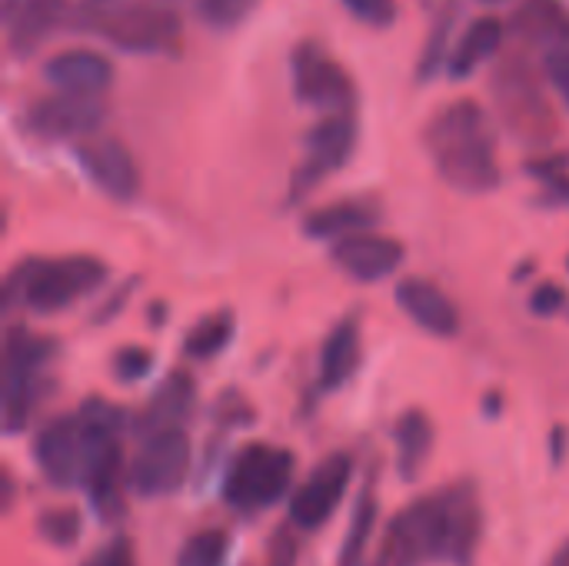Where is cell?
<instances>
[{"instance_id":"1","label":"cell","mask_w":569,"mask_h":566,"mask_svg":"<svg viewBox=\"0 0 569 566\" xmlns=\"http://www.w3.org/2000/svg\"><path fill=\"white\" fill-rule=\"evenodd\" d=\"M480 527L483 514L473 487H447L440 494L413 500L387 524L370 566L470 564L480 540Z\"/></svg>"},{"instance_id":"2","label":"cell","mask_w":569,"mask_h":566,"mask_svg":"<svg viewBox=\"0 0 569 566\" xmlns=\"http://www.w3.org/2000/svg\"><path fill=\"white\" fill-rule=\"evenodd\" d=\"M437 173L460 193H490L500 187L497 137L487 110L473 100L447 103L423 130Z\"/></svg>"},{"instance_id":"3","label":"cell","mask_w":569,"mask_h":566,"mask_svg":"<svg viewBox=\"0 0 569 566\" xmlns=\"http://www.w3.org/2000/svg\"><path fill=\"white\" fill-rule=\"evenodd\" d=\"M107 280V264L87 254L73 257H27L7 277V307L33 314H60L77 300L97 294Z\"/></svg>"},{"instance_id":"4","label":"cell","mask_w":569,"mask_h":566,"mask_svg":"<svg viewBox=\"0 0 569 566\" xmlns=\"http://www.w3.org/2000/svg\"><path fill=\"white\" fill-rule=\"evenodd\" d=\"M490 97H493L500 123L517 143L530 150H547L557 140V130H560L557 110L533 63L523 53H507L497 60L490 73Z\"/></svg>"},{"instance_id":"5","label":"cell","mask_w":569,"mask_h":566,"mask_svg":"<svg viewBox=\"0 0 569 566\" xmlns=\"http://www.w3.org/2000/svg\"><path fill=\"white\" fill-rule=\"evenodd\" d=\"M80 437H83V480L90 504L107 514L117 507V490L123 477V430L127 414L117 404H107L100 397H90L77 410Z\"/></svg>"},{"instance_id":"6","label":"cell","mask_w":569,"mask_h":566,"mask_svg":"<svg viewBox=\"0 0 569 566\" xmlns=\"http://www.w3.org/2000/svg\"><path fill=\"white\" fill-rule=\"evenodd\" d=\"M293 454L270 444L243 447L223 477V500L240 514H257L273 507L293 484Z\"/></svg>"},{"instance_id":"7","label":"cell","mask_w":569,"mask_h":566,"mask_svg":"<svg viewBox=\"0 0 569 566\" xmlns=\"http://www.w3.org/2000/svg\"><path fill=\"white\" fill-rule=\"evenodd\" d=\"M290 70H293V93L300 103L317 107L323 117L353 113V107H357L353 77L317 40H303L293 50Z\"/></svg>"},{"instance_id":"8","label":"cell","mask_w":569,"mask_h":566,"mask_svg":"<svg viewBox=\"0 0 569 566\" xmlns=\"http://www.w3.org/2000/svg\"><path fill=\"white\" fill-rule=\"evenodd\" d=\"M357 150V120L353 113H333V117H320L303 140V160L293 170L290 180V197L300 200L307 197L313 187H320L330 173L343 170L350 163Z\"/></svg>"},{"instance_id":"9","label":"cell","mask_w":569,"mask_h":566,"mask_svg":"<svg viewBox=\"0 0 569 566\" xmlns=\"http://www.w3.org/2000/svg\"><path fill=\"white\" fill-rule=\"evenodd\" d=\"M103 37L127 53H177L183 23L167 0H130L110 20Z\"/></svg>"},{"instance_id":"10","label":"cell","mask_w":569,"mask_h":566,"mask_svg":"<svg viewBox=\"0 0 569 566\" xmlns=\"http://www.w3.org/2000/svg\"><path fill=\"white\" fill-rule=\"evenodd\" d=\"M190 470V437L183 430L147 437L127 470V487L137 497H170L183 487Z\"/></svg>"},{"instance_id":"11","label":"cell","mask_w":569,"mask_h":566,"mask_svg":"<svg viewBox=\"0 0 569 566\" xmlns=\"http://www.w3.org/2000/svg\"><path fill=\"white\" fill-rule=\"evenodd\" d=\"M353 477L350 454H330L290 497V524L297 530H320L340 510Z\"/></svg>"},{"instance_id":"12","label":"cell","mask_w":569,"mask_h":566,"mask_svg":"<svg viewBox=\"0 0 569 566\" xmlns=\"http://www.w3.org/2000/svg\"><path fill=\"white\" fill-rule=\"evenodd\" d=\"M107 120V107L100 97H70L53 93L27 107L23 127L40 140H90L97 137L100 123Z\"/></svg>"},{"instance_id":"13","label":"cell","mask_w":569,"mask_h":566,"mask_svg":"<svg viewBox=\"0 0 569 566\" xmlns=\"http://www.w3.org/2000/svg\"><path fill=\"white\" fill-rule=\"evenodd\" d=\"M73 157H77L80 170L90 177V183L100 193H107L110 200L127 203L140 193V167L120 140L90 137V140L77 143Z\"/></svg>"},{"instance_id":"14","label":"cell","mask_w":569,"mask_h":566,"mask_svg":"<svg viewBox=\"0 0 569 566\" xmlns=\"http://www.w3.org/2000/svg\"><path fill=\"white\" fill-rule=\"evenodd\" d=\"M33 460L43 480L57 490L80 487L83 480V437L77 414L73 417H53L40 427L33 440Z\"/></svg>"},{"instance_id":"15","label":"cell","mask_w":569,"mask_h":566,"mask_svg":"<svg viewBox=\"0 0 569 566\" xmlns=\"http://www.w3.org/2000/svg\"><path fill=\"white\" fill-rule=\"evenodd\" d=\"M330 257L347 277H353L360 284H377V280H387L400 270L407 250L400 240L367 230V234H353V237L337 240L330 247Z\"/></svg>"},{"instance_id":"16","label":"cell","mask_w":569,"mask_h":566,"mask_svg":"<svg viewBox=\"0 0 569 566\" xmlns=\"http://www.w3.org/2000/svg\"><path fill=\"white\" fill-rule=\"evenodd\" d=\"M43 80L57 90V93H70V97H100L110 83H113V63L90 50V47H77V50H60L43 63Z\"/></svg>"},{"instance_id":"17","label":"cell","mask_w":569,"mask_h":566,"mask_svg":"<svg viewBox=\"0 0 569 566\" xmlns=\"http://www.w3.org/2000/svg\"><path fill=\"white\" fill-rule=\"evenodd\" d=\"M197 407V384L190 374L173 370L157 390L153 397L143 404V410L133 417V430L147 440L157 434H170V430H183V424L190 420Z\"/></svg>"},{"instance_id":"18","label":"cell","mask_w":569,"mask_h":566,"mask_svg":"<svg viewBox=\"0 0 569 566\" xmlns=\"http://www.w3.org/2000/svg\"><path fill=\"white\" fill-rule=\"evenodd\" d=\"M397 307L427 334L433 337H453L460 330V310L453 300L430 280L407 277L397 284Z\"/></svg>"},{"instance_id":"19","label":"cell","mask_w":569,"mask_h":566,"mask_svg":"<svg viewBox=\"0 0 569 566\" xmlns=\"http://www.w3.org/2000/svg\"><path fill=\"white\" fill-rule=\"evenodd\" d=\"M507 30L520 43L540 47L547 53L569 47V13L560 0H520Z\"/></svg>"},{"instance_id":"20","label":"cell","mask_w":569,"mask_h":566,"mask_svg":"<svg viewBox=\"0 0 569 566\" xmlns=\"http://www.w3.org/2000/svg\"><path fill=\"white\" fill-rule=\"evenodd\" d=\"M363 360V340H360V324L357 317H343L323 340L320 347V364H317V384L320 390L333 394L347 387Z\"/></svg>"},{"instance_id":"21","label":"cell","mask_w":569,"mask_h":566,"mask_svg":"<svg viewBox=\"0 0 569 566\" xmlns=\"http://www.w3.org/2000/svg\"><path fill=\"white\" fill-rule=\"evenodd\" d=\"M377 220H380V203L373 197H347V200H337V203L313 210L303 220V230L313 240H333L337 244L343 237L373 230Z\"/></svg>"},{"instance_id":"22","label":"cell","mask_w":569,"mask_h":566,"mask_svg":"<svg viewBox=\"0 0 569 566\" xmlns=\"http://www.w3.org/2000/svg\"><path fill=\"white\" fill-rule=\"evenodd\" d=\"M70 0H30L17 17L7 20V47L13 57H30L43 47V40L67 23Z\"/></svg>"},{"instance_id":"23","label":"cell","mask_w":569,"mask_h":566,"mask_svg":"<svg viewBox=\"0 0 569 566\" xmlns=\"http://www.w3.org/2000/svg\"><path fill=\"white\" fill-rule=\"evenodd\" d=\"M507 23L500 17H480L473 20L463 37L453 43V53L447 60V77L450 80H470L487 60H493L503 47V37H507Z\"/></svg>"},{"instance_id":"24","label":"cell","mask_w":569,"mask_h":566,"mask_svg":"<svg viewBox=\"0 0 569 566\" xmlns=\"http://www.w3.org/2000/svg\"><path fill=\"white\" fill-rule=\"evenodd\" d=\"M393 440H397V470L403 480H420V474L427 470L430 464V454H433V424L423 410H407L400 420H397V430H393Z\"/></svg>"},{"instance_id":"25","label":"cell","mask_w":569,"mask_h":566,"mask_svg":"<svg viewBox=\"0 0 569 566\" xmlns=\"http://www.w3.org/2000/svg\"><path fill=\"white\" fill-rule=\"evenodd\" d=\"M457 17H460V0H443L440 10L433 13V23L427 30V40H423V50H420V60H417V80L427 83L433 80L450 53H453V27H457Z\"/></svg>"},{"instance_id":"26","label":"cell","mask_w":569,"mask_h":566,"mask_svg":"<svg viewBox=\"0 0 569 566\" xmlns=\"http://www.w3.org/2000/svg\"><path fill=\"white\" fill-rule=\"evenodd\" d=\"M377 490L367 487L360 497H357V507L350 514V524H347V537L340 544V557L337 566H363L367 564V554H370V544H373V534H377Z\"/></svg>"},{"instance_id":"27","label":"cell","mask_w":569,"mask_h":566,"mask_svg":"<svg viewBox=\"0 0 569 566\" xmlns=\"http://www.w3.org/2000/svg\"><path fill=\"white\" fill-rule=\"evenodd\" d=\"M57 344L27 330V327H10L7 344H3V374H43Z\"/></svg>"},{"instance_id":"28","label":"cell","mask_w":569,"mask_h":566,"mask_svg":"<svg viewBox=\"0 0 569 566\" xmlns=\"http://www.w3.org/2000/svg\"><path fill=\"white\" fill-rule=\"evenodd\" d=\"M43 397V374H3V430L20 434Z\"/></svg>"},{"instance_id":"29","label":"cell","mask_w":569,"mask_h":566,"mask_svg":"<svg viewBox=\"0 0 569 566\" xmlns=\"http://www.w3.org/2000/svg\"><path fill=\"white\" fill-rule=\"evenodd\" d=\"M230 340H233V314L220 310L193 324V330L183 337V354L190 360H213L230 347Z\"/></svg>"},{"instance_id":"30","label":"cell","mask_w":569,"mask_h":566,"mask_svg":"<svg viewBox=\"0 0 569 566\" xmlns=\"http://www.w3.org/2000/svg\"><path fill=\"white\" fill-rule=\"evenodd\" d=\"M127 3H130V0H77V3L70 7V17H67V30L103 37V30L110 27V20H113Z\"/></svg>"},{"instance_id":"31","label":"cell","mask_w":569,"mask_h":566,"mask_svg":"<svg viewBox=\"0 0 569 566\" xmlns=\"http://www.w3.org/2000/svg\"><path fill=\"white\" fill-rule=\"evenodd\" d=\"M227 557H230L227 534L223 530H200L183 544L177 566H227Z\"/></svg>"},{"instance_id":"32","label":"cell","mask_w":569,"mask_h":566,"mask_svg":"<svg viewBox=\"0 0 569 566\" xmlns=\"http://www.w3.org/2000/svg\"><path fill=\"white\" fill-rule=\"evenodd\" d=\"M80 527H83V520H80V514L70 510V507H50V510H43L40 520H37L40 537H43L47 544H53V547H70V544L80 537Z\"/></svg>"},{"instance_id":"33","label":"cell","mask_w":569,"mask_h":566,"mask_svg":"<svg viewBox=\"0 0 569 566\" xmlns=\"http://www.w3.org/2000/svg\"><path fill=\"white\" fill-rule=\"evenodd\" d=\"M260 0H197L200 20L213 30H233L240 27Z\"/></svg>"},{"instance_id":"34","label":"cell","mask_w":569,"mask_h":566,"mask_svg":"<svg viewBox=\"0 0 569 566\" xmlns=\"http://www.w3.org/2000/svg\"><path fill=\"white\" fill-rule=\"evenodd\" d=\"M340 3L353 13V20H360L367 27H377V30L393 27L397 13H400L397 0H340Z\"/></svg>"},{"instance_id":"35","label":"cell","mask_w":569,"mask_h":566,"mask_svg":"<svg viewBox=\"0 0 569 566\" xmlns=\"http://www.w3.org/2000/svg\"><path fill=\"white\" fill-rule=\"evenodd\" d=\"M150 370H153V354L143 347H120L113 357V377L120 384H137L150 377Z\"/></svg>"},{"instance_id":"36","label":"cell","mask_w":569,"mask_h":566,"mask_svg":"<svg viewBox=\"0 0 569 566\" xmlns=\"http://www.w3.org/2000/svg\"><path fill=\"white\" fill-rule=\"evenodd\" d=\"M543 73H547V80L553 83V90L563 97V103L569 107V47L550 50L543 57Z\"/></svg>"},{"instance_id":"37","label":"cell","mask_w":569,"mask_h":566,"mask_svg":"<svg viewBox=\"0 0 569 566\" xmlns=\"http://www.w3.org/2000/svg\"><path fill=\"white\" fill-rule=\"evenodd\" d=\"M267 566H297V537L290 530H277L267 547Z\"/></svg>"},{"instance_id":"38","label":"cell","mask_w":569,"mask_h":566,"mask_svg":"<svg viewBox=\"0 0 569 566\" xmlns=\"http://www.w3.org/2000/svg\"><path fill=\"white\" fill-rule=\"evenodd\" d=\"M563 300H567V294H563L557 284H543V287H537V290H533V297H530V310H533V314H540V317H553V314L563 307Z\"/></svg>"},{"instance_id":"39","label":"cell","mask_w":569,"mask_h":566,"mask_svg":"<svg viewBox=\"0 0 569 566\" xmlns=\"http://www.w3.org/2000/svg\"><path fill=\"white\" fill-rule=\"evenodd\" d=\"M87 566H133V550L127 540H110L87 560Z\"/></svg>"},{"instance_id":"40","label":"cell","mask_w":569,"mask_h":566,"mask_svg":"<svg viewBox=\"0 0 569 566\" xmlns=\"http://www.w3.org/2000/svg\"><path fill=\"white\" fill-rule=\"evenodd\" d=\"M23 3H30V0H3V20H10V17H17Z\"/></svg>"},{"instance_id":"41","label":"cell","mask_w":569,"mask_h":566,"mask_svg":"<svg viewBox=\"0 0 569 566\" xmlns=\"http://www.w3.org/2000/svg\"><path fill=\"white\" fill-rule=\"evenodd\" d=\"M550 566H569V537H567V544L553 554V560H550Z\"/></svg>"},{"instance_id":"42","label":"cell","mask_w":569,"mask_h":566,"mask_svg":"<svg viewBox=\"0 0 569 566\" xmlns=\"http://www.w3.org/2000/svg\"><path fill=\"white\" fill-rule=\"evenodd\" d=\"M480 3H490L493 7V3H507V0H480Z\"/></svg>"}]
</instances>
